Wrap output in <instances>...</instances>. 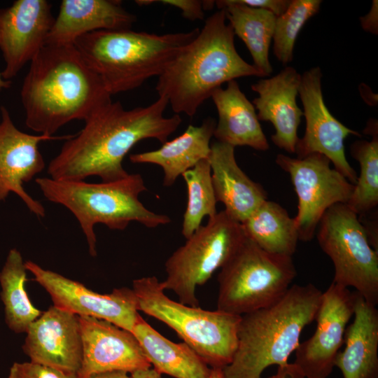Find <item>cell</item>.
<instances>
[{
  "label": "cell",
  "mask_w": 378,
  "mask_h": 378,
  "mask_svg": "<svg viewBox=\"0 0 378 378\" xmlns=\"http://www.w3.org/2000/svg\"><path fill=\"white\" fill-rule=\"evenodd\" d=\"M8 378H20V377L17 376L15 373L9 371Z\"/></svg>",
  "instance_id": "60d3db41"
},
{
  "label": "cell",
  "mask_w": 378,
  "mask_h": 378,
  "mask_svg": "<svg viewBox=\"0 0 378 378\" xmlns=\"http://www.w3.org/2000/svg\"><path fill=\"white\" fill-rule=\"evenodd\" d=\"M218 10H225L226 20L237 35L246 46L253 65L263 77L273 71L269 59V50L274 36L276 17L265 9L250 7L238 0L215 1Z\"/></svg>",
  "instance_id": "484cf974"
},
{
  "label": "cell",
  "mask_w": 378,
  "mask_h": 378,
  "mask_svg": "<svg viewBox=\"0 0 378 378\" xmlns=\"http://www.w3.org/2000/svg\"><path fill=\"white\" fill-rule=\"evenodd\" d=\"M35 181L48 200L65 206L74 215L92 257L97 255L96 224L122 230L133 221L148 228L171 221L168 216L153 212L139 200L140 193L146 190L139 174L98 183L50 177L36 178Z\"/></svg>",
  "instance_id": "8992f818"
},
{
  "label": "cell",
  "mask_w": 378,
  "mask_h": 378,
  "mask_svg": "<svg viewBox=\"0 0 378 378\" xmlns=\"http://www.w3.org/2000/svg\"><path fill=\"white\" fill-rule=\"evenodd\" d=\"M22 349L32 363L77 374L83 359L79 316L55 306L28 328Z\"/></svg>",
  "instance_id": "ac0fdd59"
},
{
  "label": "cell",
  "mask_w": 378,
  "mask_h": 378,
  "mask_svg": "<svg viewBox=\"0 0 378 378\" xmlns=\"http://www.w3.org/2000/svg\"><path fill=\"white\" fill-rule=\"evenodd\" d=\"M55 18L46 0H17L0 8V50L5 61L1 73L11 80L45 45Z\"/></svg>",
  "instance_id": "2e32d148"
},
{
  "label": "cell",
  "mask_w": 378,
  "mask_h": 378,
  "mask_svg": "<svg viewBox=\"0 0 378 378\" xmlns=\"http://www.w3.org/2000/svg\"><path fill=\"white\" fill-rule=\"evenodd\" d=\"M27 271L21 253L11 248L0 271V297L6 323L15 333H26L43 313L32 304L25 290Z\"/></svg>",
  "instance_id": "83f0119b"
},
{
  "label": "cell",
  "mask_w": 378,
  "mask_h": 378,
  "mask_svg": "<svg viewBox=\"0 0 378 378\" xmlns=\"http://www.w3.org/2000/svg\"><path fill=\"white\" fill-rule=\"evenodd\" d=\"M378 1L373 0L371 8L368 14L360 18V24L363 30L377 34L378 33Z\"/></svg>",
  "instance_id": "e575fe53"
},
{
  "label": "cell",
  "mask_w": 378,
  "mask_h": 378,
  "mask_svg": "<svg viewBox=\"0 0 378 378\" xmlns=\"http://www.w3.org/2000/svg\"><path fill=\"white\" fill-rule=\"evenodd\" d=\"M316 234L318 244L332 261L333 282L354 287L368 302L378 303V251L369 241L363 224L346 204L330 206Z\"/></svg>",
  "instance_id": "30bf717a"
},
{
  "label": "cell",
  "mask_w": 378,
  "mask_h": 378,
  "mask_svg": "<svg viewBox=\"0 0 378 378\" xmlns=\"http://www.w3.org/2000/svg\"><path fill=\"white\" fill-rule=\"evenodd\" d=\"M136 20L120 1L62 0L45 45H74L93 31L131 29Z\"/></svg>",
  "instance_id": "ffe728a7"
},
{
  "label": "cell",
  "mask_w": 378,
  "mask_h": 378,
  "mask_svg": "<svg viewBox=\"0 0 378 378\" xmlns=\"http://www.w3.org/2000/svg\"><path fill=\"white\" fill-rule=\"evenodd\" d=\"M20 97L27 127L48 136L112 102L74 45H44L30 61Z\"/></svg>",
  "instance_id": "7a4b0ae2"
},
{
  "label": "cell",
  "mask_w": 378,
  "mask_h": 378,
  "mask_svg": "<svg viewBox=\"0 0 378 378\" xmlns=\"http://www.w3.org/2000/svg\"><path fill=\"white\" fill-rule=\"evenodd\" d=\"M322 292L294 284L274 303L241 316L237 346L223 378H260L269 366L284 365L304 328L315 320Z\"/></svg>",
  "instance_id": "277c9868"
},
{
  "label": "cell",
  "mask_w": 378,
  "mask_h": 378,
  "mask_svg": "<svg viewBox=\"0 0 378 378\" xmlns=\"http://www.w3.org/2000/svg\"><path fill=\"white\" fill-rule=\"evenodd\" d=\"M354 316L346 328L345 348L337 354L335 366L344 378H377L378 310L355 291Z\"/></svg>",
  "instance_id": "7402d4cb"
},
{
  "label": "cell",
  "mask_w": 378,
  "mask_h": 378,
  "mask_svg": "<svg viewBox=\"0 0 378 378\" xmlns=\"http://www.w3.org/2000/svg\"><path fill=\"white\" fill-rule=\"evenodd\" d=\"M246 76L263 77L239 55L232 28L220 9L158 77L155 90L167 98L175 114L192 117L215 90Z\"/></svg>",
  "instance_id": "3957f363"
},
{
  "label": "cell",
  "mask_w": 378,
  "mask_h": 378,
  "mask_svg": "<svg viewBox=\"0 0 378 378\" xmlns=\"http://www.w3.org/2000/svg\"><path fill=\"white\" fill-rule=\"evenodd\" d=\"M377 120L368 122L365 134L371 141L358 140L350 147L351 156L360 167L354 189L346 204L358 216L363 215L378 204V127Z\"/></svg>",
  "instance_id": "f1b7e54d"
},
{
  "label": "cell",
  "mask_w": 378,
  "mask_h": 378,
  "mask_svg": "<svg viewBox=\"0 0 378 378\" xmlns=\"http://www.w3.org/2000/svg\"><path fill=\"white\" fill-rule=\"evenodd\" d=\"M216 125L212 118L205 119L199 126L190 125L182 134L165 141L160 148L132 154L130 160L159 165L164 172V186H171L185 172L209 158Z\"/></svg>",
  "instance_id": "cb8c5ba5"
},
{
  "label": "cell",
  "mask_w": 378,
  "mask_h": 378,
  "mask_svg": "<svg viewBox=\"0 0 378 378\" xmlns=\"http://www.w3.org/2000/svg\"><path fill=\"white\" fill-rule=\"evenodd\" d=\"M321 0H291L286 10L276 17L273 40V53L278 61L286 65L293 59L297 37L306 22L316 15Z\"/></svg>",
  "instance_id": "4dcf8cb0"
},
{
  "label": "cell",
  "mask_w": 378,
  "mask_h": 378,
  "mask_svg": "<svg viewBox=\"0 0 378 378\" xmlns=\"http://www.w3.org/2000/svg\"><path fill=\"white\" fill-rule=\"evenodd\" d=\"M11 85V80H4L0 72V91L4 89L9 88Z\"/></svg>",
  "instance_id": "ab89813d"
},
{
  "label": "cell",
  "mask_w": 378,
  "mask_h": 378,
  "mask_svg": "<svg viewBox=\"0 0 378 378\" xmlns=\"http://www.w3.org/2000/svg\"><path fill=\"white\" fill-rule=\"evenodd\" d=\"M150 362L160 374L174 378H209L211 369L185 342L164 337L140 315L132 330Z\"/></svg>",
  "instance_id": "d4e9b609"
},
{
  "label": "cell",
  "mask_w": 378,
  "mask_h": 378,
  "mask_svg": "<svg viewBox=\"0 0 378 378\" xmlns=\"http://www.w3.org/2000/svg\"><path fill=\"white\" fill-rule=\"evenodd\" d=\"M275 161L289 174L298 196V214L294 218L299 240L310 241L327 209L348 202L354 184L331 168L330 160L320 153L296 158L279 154Z\"/></svg>",
  "instance_id": "8fae6325"
},
{
  "label": "cell",
  "mask_w": 378,
  "mask_h": 378,
  "mask_svg": "<svg viewBox=\"0 0 378 378\" xmlns=\"http://www.w3.org/2000/svg\"><path fill=\"white\" fill-rule=\"evenodd\" d=\"M218 112V120L214 136L218 141L235 148L247 146L258 150L270 148L253 104L240 90L235 80L214 91L211 96Z\"/></svg>",
  "instance_id": "603a6c76"
},
{
  "label": "cell",
  "mask_w": 378,
  "mask_h": 378,
  "mask_svg": "<svg viewBox=\"0 0 378 378\" xmlns=\"http://www.w3.org/2000/svg\"><path fill=\"white\" fill-rule=\"evenodd\" d=\"M250 7L258 8L272 12L276 17L282 15L288 8L290 0H238Z\"/></svg>",
  "instance_id": "836d02e7"
},
{
  "label": "cell",
  "mask_w": 378,
  "mask_h": 378,
  "mask_svg": "<svg viewBox=\"0 0 378 378\" xmlns=\"http://www.w3.org/2000/svg\"><path fill=\"white\" fill-rule=\"evenodd\" d=\"M200 30L160 35L131 29L100 30L79 37L74 46L112 95L159 77Z\"/></svg>",
  "instance_id": "5b68a950"
},
{
  "label": "cell",
  "mask_w": 378,
  "mask_h": 378,
  "mask_svg": "<svg viewBox=\"0 0 378 378\" xmlns=\"http://www.w3.org/2000/svg\"><path fill=\"white\" fill-rule=\"evenodd\" d=\"M322 76L319 66L301 75L298 94L303 106L306 128L302 138L298 139L295 153L298 158L314 153L325 155L336 170L355 185L357 173L346 158L344 141L351 134L361 135L344 125L329 111L322 93Z\"/></svg>",
  "instance_id": "4fadbf2b"
},
{
  "label": "cell",
  "mask_w": 378,
  "mask_h": 378,
  "mask_svg": "<svg viewBox=\"0 0 378 378\" xmlns=\"http://www.w3.org/2000/svg\"><path fill=\"white\" fill-rule=\"evenodd\" d=\"M241 224L246 237L263 250L291 257L295 252L299 235L295 218L276 202L265 200Z\"/></svg>",
  "instance_id": "4316f807"
},
{
  "label": "cell",
  "mask_w": 378,
  "mask_h": 378,
  "mask_svg": "<svg viewBox=\"0 0 378 378\" xmlns=\"http://www.w3.org/2000/svg\"><path fill=\"white\" fill-rule=\"evenodd\" d=\"M168 104L159 96L145 107L125 109L120 102L104 106L84 121L78 134L66 139L50 162L48 174L54 179L74 181L97 176L102 182L126 177L122 161L135 144L146 139L163 144L181 123L178 114L164 115Z\"/></svg>",
  "instance_id": "6da1fadb"
},
{
  "label": "cell",
  "mask_w": 378,
  "mask_h": 378,
  "mask_svg": "<svg viewBox=\"0 0 378 378\" xmlns=\"http://www.w3.org/2000/svg\"><path fill=\"white\" fill-rule=\"evenodd\" d=\"M156 2H160L180 9L183 18L191 21L203 20L204 17V1L162 0L156 1Z\"/></svg>",
  "instance_id": "d6a6232c"
},
{
  "label": "cell",
  "mask_w": 378,
  "mask_h": 378,
  "mask_svg": "<svg viewBox=\"0 0 378 378\" xmlns=\"http://www.w3.org/2000/svg\"><path fill=\"white\" fill-rule=\"evenodd\" d=\"M24 265L50 295L53 306L78 316L105 320L132 332L140 316L132 289L122 287L100 294L31 260L24 262Z\"/></svg>",
  "instance_id": "7c38bea8"
},
{
  "label": "cell",
  "mask_w": 378,
  "mask_h": 378,
  "mask_svg": "<svg viewBox=\"0 0 378 378\" xmlns=\"http://www.w3.org/2000/svg\"><path fill=\"white\" fill-rule=\"evenodd\" d=\"M208 160L216 201L225 205L224 211L232 218L241 223L267 200L266 191L239 167L234 146L214 142Z\"/></svg>",
  "instance_id": "44dd1931"
},
{
  "label": "cell",
  "mask_w": 378,
  "mask_h": 378,
  "mask_svg": "<svg viewBox=\"0 0 378 378\" xmlns=\"http://www.w3.org/2000/svg\"><path fill=\"white\" fill-rule=\"evenodd\" d=\"M354 309V292L348 288L332 281L322 293L316 331L295 351L293 363L305 378H327L332 372Z\"/></svg>",
  "instance_id": "5bb4252c"
},
{
  "label": "cell",
  "mask_w": 378,
  "mask_h": 378,
  "mask_svg": "<svg viewBox=\"0 0 378 378\" xmlns=\"http://www.w3.org/2000/svg\"><path fill=\"white\" fill-rule=\"evenodd\" d=\"M246 237L241 224L224 210L209 218L166 260L164 290L174 291L180 302L198 307L195 291L232 256Z\"/></svg>",
  "instance_id": "9c48e42d"
},
{
  "label": "cell",
  "mask_w": 378,
  "mask_h": 378,
  "mask_svg": "<svg viewBox=\"0 0 378 378\" xmlns=\"http://www.w3.org/2000/svg\"><path fill=\"white\" fill-rule=\"evenodd\" d=\"M0 111V203L13 192L31 212L44 217L45 208L25 191L23 183L30 181L45 168L38 144L47 140L67 139L71 135L57 136L25 133L16 127L5 106H1Z\"/></svg>",
  "instance_id": "9a60e30c"
},
{
  "label": "cell",
  "mask_w": 378,
  "mask_h": 378,
  "mask_svg": "<svg viewBox=\"0 0 378 378\" xmlns=\"http://www.w3.org/2000/svg\"><path fill=\"white\" fill-rule=\"evenodd\" d=\"M296 275L291 256L269 253L246 237L220 268L217 309L241 316L267 307L287 291Z\"/></svg>",
  "instance_id": "ba28073f"
},
{
  "label": "cell",
  "mask_w": 378,
  "mask_h": 378,
  "mask_svg": "<svg viewBox=\"0 0 378 378\" xmlns=\"http://www.w3.org/2000/svg\"><path fill=\"white\" fill-rule=\"evenodd\" d=\"M130 378H162V374L150 367L132 372Z\"/></svg>",
  "instance_id": "d590c367"
},
{
  "label": "cell",
  "mask_w": 378,
  "mask_h": 378,
  "mask_svg": "<svg viewBox=\"0 0 378 378\" xmlns=\"http://www.w3.org/2000/svg\"><path fill=\"white\" fill-rule=\"evenodd\" d=\"M187 187V205L183 214L181 233L188 239L201 225L203 218L214 217L216 199L208 159L200 161L181 175Z\"/></svg>",
  "instance_id": "f546056e"
},
{
  "label": "cell",
  "mask_w": 378,
  "mask_h": 378,
  "mask_svg": "<svg viewBox=\"0 0 378 378\" xmlns=\"http://www.w3.org/2000/svg\"><path fill=\"white\" fill-rule=\"evenodd\" d=\"M209 378H223L222 368H211Z\"/></svg>",
  "instance_id": "f35d334b"
},
{
  "label": "cell",
  "mask_w": 378,
  "mask_h": 378,
  "mask_svg": "<svg viewBox=\"0 0 378 378\" xmlns=\"http://www.w3.org/2000/svg\"><path fill=\"white\" fill-rule=\"evenodd\" d=\"M83 359L77 378L106 372L128 373L151 367L132 332L107 321L79 316Z\"/></svg>",
  "instance_id": "e0dca14e"
},
{
  "label": "cell",
  "mask_w": 378,
  "mask_h": 378,
  "mask_svg": "<svg viewBox=\"0 0 378 378\" xmlns=\"http://www.w3.org/2000/svg\"><path fill=\"white\" fill-rule=\"evenodd\" d=\"M89 378H130V375L124 371H111L96 374Z\"/></svg>",
  "instance_id": "8d00e7d4"
},
{
  "label": "cell",
  "mask_w": 378,
  "mask_h": 378,
  "mask_svg": "<svg viewBox=\"0 0 378 378\" xmlns=\"http://www.w3.org/2000/svg\"><path fill=\"white\" fill-rule=\"evenodd\" d=\"M301 74L292 66H286L276 75L262 78L251 85L258 96L253 101L260 120L270 122L275 133L272 142L288 153H294L298 141V130L303 111L296 98Z\"/></svg>",
  "instance_id": "d6986e66"
},
{
  "label": "cell",
  "mask_w": 378,
  "mask_h": 378,
  "mask_svg": "<svg viewBox=\"0 0 378 378\" xmlns=\"http://www.w3.org/2000/svg\"><path fill=\"white\" fill-rule=\"evenodd\" d=\"M139 312L164 323L211 368L230 363L237 346L241 316L208 311L171 300L156 276L132 281Z\"/></svg>",
  "instance_id": "52a82bcc"
},
{
  "label": "cell",
  "mask_w": 378,
  "mask_h": 378,
  "mask_svg": "<svg viewBox=\"0 0 378 378\" xmlns=\"http://www.w3.org/2000/svg\"><path fill=\"white\" fill-rule=\"evenodd\" d=\"M293 363H287L284 365L279 366L276 374L269 378H288L293 368Z\"/></svg>",
  "instance_id": "74e56055"
},
{
  "label": "cell",
  "mask_w": 378,
  "mask_h": 378,
  "mask_svg": "<svg viewBox=\"0 0 378 378\" xmlns=\"http://www.w3.org/2000/svg\"><path fill=\"white\" fill-rule=\"evenodd\" d=\"M20 378H77L76 374L32 362H15L10 368Z\"/></svg>",
  "instance_id": "1f68e13d"
}]
</instances>
